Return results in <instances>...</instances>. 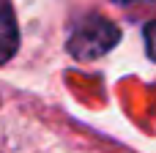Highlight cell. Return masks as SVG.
<instances>
[{"label": "cell", "mask_w": 156, "mask_h": 153, "mask_svg": "<svg viewBox=\"0 0 156 153\" xmlns=\"http://www.w3.org/2000/svg\"><path fill=\"white\" fill-rule=\"evenodd\" d=\"M118 41H121V30L115 22H110L101 14H88L71 27L66 38V49L74 60H96L107 55Z\"/></svg>", "instance_id": "cell-1"}, {"label": "cell", "mask_w": 156, "mask_h": 153, "mask_svg": "<svg viewBox=\"0 0 156 153\" xmlns=\"http://www.w3.org/2000/svg\"><path fill=\"white\" fill-rule=\"evenodd\" d=\"M118 5H132V3H151V0H115Z\"/></svg>", "instance_id": "cell-4"}, {"label": "cell", "mask_w": 156, "mask_h": 153, "mask_svg": "<svg viewBox=\"0 0 156 153\" xmlns=\"http://www.w3.org/2000/svg\"><path fill=\"white\" fill-rule=\"evenodd\" d=\"M19 49V27L11 0H0V66L8 63Z\"/></svg>", "instance_id": "cell-2"}, {"label": "cell", "mask_w": 156, "mask_h": 153, "mask_svg": "<svg viewBox=\"0 0 156 153\" xmlns=\"http://www.w3.org/2000/svg\"><path fill=\"white\" fill-rule=\"evenodd\" d=\"M143 38H145L148 57H151V60H156V19H151V22L143 27Z\"/></svg>", "instance_id": "cell-3"}]
</instances>
